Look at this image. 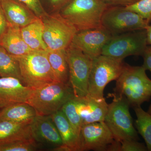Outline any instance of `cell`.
<instances>
[{"instance_id":"cell-27","label":"cell","mask_w":151,"mask_h":151,"mask_svg":"<svg viewBox=\"0 0 151 151\" xmlns=\"http://www.w3.org/2000/svg\"><path fill=\"white\" fill-rule=\"evenodd\" d=\"M126 8L139 15L149 23L151 21V0H139Z\"/></svg>"},{"instance_id":"cell-25","label":"cell","mask_w":151,"mask_h":151,"mask_svg":"<svg viewBox=\"0 0 151 151\" xmlns=\"http://www.w3.org/2000/svg\"><path fill=\"white\" fill-rule=\"evenodd\" d=\"M76 134L80 137L82 125L81 117L79 116L76 108V99L69 100L63 106L61 109Z\"/></svg>"},{"instance_id":"cell-34","label":"cell","mask_w":151,"mask_h":151,"mask_svg":"<svg viewBox=\"0 0 151 151\" xmlns=\"http://www.w3.org/2000/svg\"><path fill=\"white\" fill-rule=\"evenodd\" d=\"M108 151H121V142L120 141L115 140L108 146Z\"/></svg>"},{"instance_id":"cell-35","label":"cell","mask_w":151,"mask_h":151,"mask_svg":"<svg viewBox=\"0 0 151 151\" xmlns=\"http://www.w3.org/2000/svg\"><path fill=\"white\" fill-rule=\"evenodd\" d=\"M53 150L57 151H72V150L70 148L64 145L55 147L53 149Z\"/></svg>"},{"instance_id":"cell-9","label":"cell","mask_w":151,"mask_h":151,"mask_svg":"<svg viewBox=\"0 0 151 151\" xmlns=\"http://www.w3.org/2000/svg\"><path fill=\"white\" fill-rule=\"evenodd\" d=\"M43 23V39L47 50L66 49L70 44L77 30L59 12L41 18Z\"/></svg>"},{"instance_id":"cell-16","label":"cell","mask_w":151,"mask_h":151,"mask_svg":"<svg viewBox=\"0 0 151 151\" xmlns=\"http://www.w3.org/2000/svg\"><path fill=\"white\" fill-rule=\"evenodd\" d=\"M9 24L23 27L38 18L31 10L18 0H0Z\"/></svg>"},{"instance_id":"cell-12","label":"cell","mask_w":151,"mask_h":151,"mask_svg":"<svg viewBox=\"0 0 151 151\" xmlns=\"http://www.w3.org/2000/svg\"><path fill=\"white\" fill-rule=\"evenodd\" d=\"M113 35L101 26L76 33L72 43L93 60L102 55L103 47Z\"/></svg>"},{"instance_id":"cell-7","label":"cell","mask_w":151,"mask_h":151,"mask_svg":"<svg viewBox=\"0 0 151 151\" xmlns=\"http://www.w3.org/2000/svg\"><path fill=\"white\" fill-rule=\"evenodd\" d=\"M149 24L138 14L119 6H108L101 19L102 26L113 36L145 30Z\"/></svg>"},{"instance_id":"cell-37","label":"cell","mask_w":151,"mask_h":151,"mask_svg":"<svg viewBox=\"0 0 151 151\" xmlns=\"http://www.w3.org/2000/svg\"><path fill=\"white\" fill-rule=\"evenodd\" d=\"M147 112L149 114H150L151 115V104L150 105V107H149L148 111Z\"/></svg>"},{"instance_id":"cell-18","label":"cell","mask_w":151,"mask_h":151,"mask_svg":"<svg viewBox=\"0 0 151 151\" xmlns=\"http://www.w3.org/2000/svg\"><path fill=\"white\" fill-rule=\"evenodd\" d=\"M31 123L0 120V143L33 139L31 128Z\"/></svg>"},{"instance_id":"cell-3","label":"cell","mask_w":151,"mask_h":151,"mask_svg":"<svg viewBox=\"0 0 151 151\" xmlns=\"http://www.w3.org/2000/svg\"><path fill=\"white\" fill-rule=\"evenodd\" d=\"M75 98L70 83L55 81L41 88L33 89L27 103L38 116H50L61 110L69 100Z\"/></svg>"},{"instance_id":"cell-11","label":"cell","mask_w":151,"mask_h":151,"mask_svg":"<svg viewBox=\"0 0 151 151\" xmlns=\"http://www.w3.org/2000/svg\"><path fill=\"white\" fill-rule=\"evenodd\" d=\"M81 151H107L115 140L111 131L104 122L84 124L80 134Z\"/></svg>"},{"instance_id":"cell-22","label":"cell","mask_w":151,"mask_h":151,"mask_svg":"<svg viewBox=\"0 0 151 151\" xmlns=\"http://www.w3.org/2000/svg\"><path fill=\"white\" fill-rule=\"evenodd\" d=\"M47 57L57 81L65 84L69 82V70L65 49L47 50Z\"/></svg>"},{"instance_id":"cell-33","label":"cell","mask_w":151,"mask_h":151,"mask_svg":"<svg viewBox=\"0 0 151 151\" xmlns=\"http://www.w3.org/2000/svg\"><path fill=\"white\" fill-rule=\"evenodd\" d=\"M53 10L60 11L71 0H47Z\"/></svg>"},{"instance_id":"cell-4","label":"cell","mask_w":151,"mask_h":151,"mask_svg":"<svg viewBox=\"0 0 151 151\" xmlns=\"http://www.w3.org/2000/svg\"><path fill=\"white\" fill-rule=\"evenodd\" d=\"M108 6L101 0H71L59 13L78 32L101 26Z\"/></svg>"},{"instance_id":"cell-17","label":"cell","mask_w":151,"mask_h":151,"mask_svg":"<svg viewBox=\"0 0 151 151\" xmlns=\"http://www.w3.org/2000/svg\"><path fill=\"white\" fill-rule=\"evenodd\" d=\"M0 46L14 56L24 55L33 50L28 46L24 40L21 28L10 24L0 38Z\"/></svg>"},{"instance_id":"cell-32","label":"cell","mask_w":151,"mask_h":151,"mask_svg":"<svg viewBox=\"0 0 151 151\" xmlns=\"http://www.w3.org/2000/svg\"><path fill=\"white\" fill-rule=\"evenodd\" d=\"M9 25L8 22L6 18L0 1V38L7 29Z\"/></svg>"},{"instance_id":"cell-14","label":"cell","mask_w":151,"mask_h":151,"mask_svg":"<svg viewBox=\"0 0 151 151\" xmlns=\"http://www.w3.org/2000/svg\"><path fill=\"white\" fill-rule=\"evenodd\" d=\"M32 138L37 143L54 147L63 145L62 139L50 116H37L31 124Z\"/></svg>"},{"instance_id":"cell-15","label":"cell","mask_w":151,"mask_h":151,"mask_svg":"<svg viewBox=\"0 0 151 151\" xmlns=\"http://www.w3.org/2000/svg\"><path fill=\"white\" fill-rule=\"evenodd\" d=\"M76 99V108L83 125L104 122L108 105L105 98L97 99L86 96Z\"/></svg>"},{"instance_id":"cell-28","label":"cell","mask_w":151,"mask_h":151,"mask_svg":"<svg viewBox=\"0 0 151 151\" xmlns=\"http://www.w3.org/2000/svg\"><path fill=\"white\" fill-rule=\"evenodd\" d=\"M27 6L39 18H42L47 13L42 5L40 0H18Z\"/></svg>"},{"instance_id":"cell-1","label":"cell","mask_w":151,"mask_h":151,"mask_svg":"<svg viewBox=\"0 0 151 151\" xmlns=\"http://www.w3.org/2000/svg\"><path fill=\"white\" fill-rule=\"evenodd\" d=\"M142 66L125 64L121 75L116 80L114 94L122 97L133 108L141 107L151 97V80Z\"/></svg>"},{"instance_id":"cell-36","label":"cell","mask_w":151,"mask_h":151,"mask_svg":"<svg viewBox=\"0 0 151 151\" xmlns=\"http://www.w3.org/2000/svg\"><path fill=\"white\" fill-rule=\"evenodd\" d=\"M146 31L148 45H151V25H149L146 29Z\"/></svg>"},{"instance_id":"cell-2","label":"cell","mask_w":151,"mask_h":151,"mask_svg":"<svg viewBox=\"0 0 151 151\" xmlns=\"http://www.w3.org/2000/svg\"><path fill=\"white\" fill-rule=\"evenodd\" d=\"M14 57L19 63L22 82L25 86L36 89L57 81L47 50H32L24 55Z\"/></svg>"},{"instance_id":"cell-5","label":"cell","mask_w":151,"mask_h":151,"mask_svg":"<svg viewBox=\"0 0 151 151\" xmlns=\"http://www.w3.org/2000/svg\"><path fill=\"white\" fill-rule=\"evenodd\" d=\"M126 63L123 60L101 55L92 60L86 96L97 99L104 97V90L111 81L117 80Z\"/></svg>"},{"instance_id":"cell-21","label":"cell","mask_w":151,"mask_h":151,"mask_svg":"<svg viewBox=\"0 0 151 151\" xmlns=\"http://www.w3.org/2000/svg\"><path fill=\"white\" fill-rule=\"evenodd\" d=\"M37 116L34 108L27 103H17L0 110V120L32 122Z\"/></svg>"},{"instance_id":"cell-20","label":"cell","mask_w":151,"mask_h":151,"mask_svg":"<svg viewBox=\"0 0 151 151\" xmlns=\"http://www.w3.org/2000/svg\"><path fill=\"white\" fill-rule=\"evenodd\" d=\"M43 23L40 18L21 28L23 38L32 50H47L43 39Z\"/></svg>"},{"instance_id":"cell-38","label":"cell","mask_w":151,"mask_h":151,"mask_svg":"<svg viewBox=\"0 0 151 151\" xmlns=\"http://www.w3.org/2000/svg\"><path fill=\"white\" fill-rule=\"evenodd\" d=\"M0 77H1V75H0Z\"/></svg>"},{"instance_id":"cell-30","label":"cell","mask_w":151,"mask_h":151,"mask_svg":"<svg viewBox=\"0 0 151 151\" xmlns=\"http://www.w3.org/2000/svg\"><path fill=\"white\" fill-rule=\"evenodd\" d=\"M108 6H119L126 7L132 5L139 0H101Z\"/></svg>"},{"instance_id":"cell-26","label":"cell","mask_w":151,"mask_h":151,"mask_svg":"<svg viewBox=\"0 0 151 151\" xmlns=\"http://www.w3.org/2000/svg\"><path fill=\"white\" fill-rule=\"evenodd\" d=\"M37 142L33 139L19 140L0 143V151H31L37 148Z\"/></svg>"},{"instance_id":"cell-19","label":"cell","mask_w":151,"mask_h":151,"mask_svg":"<svg viewBox=\"0 0 151 151\" xmlns=\"http://www.w3.org/2000/svg\"><path fill=\"white\" fill-rule=\"evenodd\" d=\"M50 116L59 132L63 145L69 147L72 151H81L80 137L73 129L63 112L59 110Z\"/></svg>"},{"instance_id":"cell-8","label":"cell","mask_w":151,"mask_h":151,"mask_svg":"<svg viewBox=\"0 0 151 151\" xmlns=\"http://www.w3.org/2000/svg\"><path fill=\"white\" fill-rule=\"evenodd\" d=\"M69 70V82L76 99L86 97L92 59L73 44L65 49Z\"/></svg>"},{"instance_id":"cell-10","label":"cell","mask_w":151,"mask_h":151,"mask_svg":"<svg viewBox=\"0 0 151 151\" xmlns=\"http://www.w3.org/2000/svg\"><path fill=\"white\" fill-rule=\"evenodd\" d=\"M147 45L146 29L135 31L113 36L102 55L123 60L128 56H142Z\"/></svg>"},{"instance_id":"cell-29","label":"cell","mask_w":151,"mask_h":151,"mask_svg":"<svg viewBox=\"0 0 151 151\" xmlns=\"http://www.w3.org/2000/svg\"><path fill=\"white\" fill-rule=\"evenodd\" d=\"M121 151H147V147L143 143L134 140L121 141Z\"/></svg>"},{"instance_id":"cell-23","label":"cell","mask_w":151,"mask_h":151,"mask_svg":"<svg viewBox=\"0 0 151 151\" xmlns=\"http://www.w3.org/2000/svg\"><path fill=\"white\" fill-rule=\"evenodd\" d=\"M0 75L1 77H14L19 79L22 82L20 70L17 60L1 46Z\"/></svg>"},{"instance_id":"cell-31","label":"cell","mask_w":151,"mask_h":151,"mask_svg":"<svg viewBox=\"0 0 151 151\" xmlns=\"http://www.w3.org/2000/svg\"><path fill=\"white\" fill-rule=\"evenodd\" d=\"M144 59L143 67L151 72V45H148L142 55Z\"/></svg>"},{"instance_id":"cell-13","label":"cell","mask_w":151,"mask_h":151,"mask_svg":"<svg viewBox=\"0 0 151 151\" xmlns=\"http://www.w3.org/2000/svg\"><path fill=\"white\" fill-rule=\"evenodd\" d=\"M32 89L18 78L0 77V110L17 103H27Z\"/></svg>"},{"instance_id":"cell-6","label":"cell","mask_w":151,"mask_h":151,"mask_svg":"<svg viewBox=\"0 0 151 151\" xmlns=\"http://www.w3.org/2000/svg\"><path fill=\"white\" fill-rule=\"evenodd\" d=\"M111 95L113 99V102L108 104L105 124L116 140H139V138L133 125L129 103L122 97Z\"/></svg>"},{"instance_id":"cell-24","label":"cell","mask_w":151,"mask_h":151,"mask_svg":"<svg viewBox=\"0 0 151 151\" xmlns=\"http://www.w3.org/2000/svg\"><path fill=\"white\" fill-rule=\"evenodd\" d=\"M137 119L135 126L138 133L145 142L147 150L151 151V115L141 107L134 108Z\"/></svg>"}]
</instances>
